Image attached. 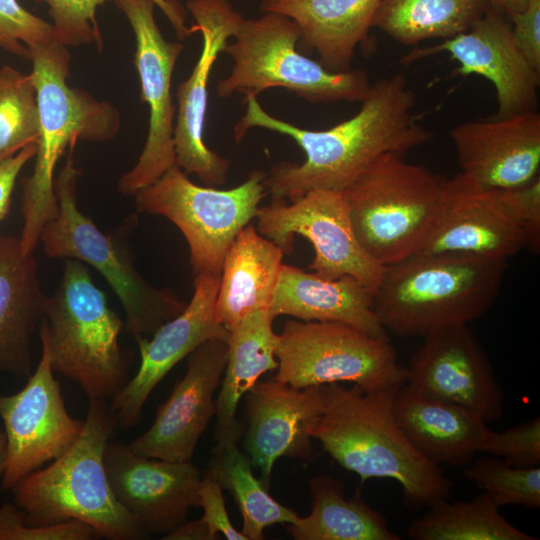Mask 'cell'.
<instances>
[{"label":"cell","instance_id":"7dc6e473","mask_svg":"<svg viewBox=\"0 0 540 540\" xmlns=\"http://www.w3.org/2000/svg\"><path fill=\"white\" fill-rule=\"evenodd\" d=\"M6 462V436L2 428H0V476H2Z\"/></svg>","mask_w":540,"mask_h":540},{"label":"cell","instance_id":"cb8c5ba5","mask_svg":"<svg viewBox=\"0 0 540 540\" xmlns=\"http://www.w3.org/2000/svg\"><path fill=\"white\" fill-rule=\"evenodd\" d=\"M393 412L412 446L437 466L468 465L480 453L488 428L476 413L427 396L408 384L395 391Z\"/></svg>","mask_w":540,"mask_h":540},{"label":"cell","instance_id":"4316f807","mask_svg":"<svg viewBox=\"0 0 540 540\" xmlns=\"http://www.w3.org/2000/svg\"><path fill=\"white\" fill-rule=\"evenodd\" d=\"M268 310L275 318L342 322L373 337L388 338L373 310V295L351 276L326 279L282 264Z\"/></svg>","mask_w":540,"mask_h":540},{"label":"cell","instance_id":"d590c367","mask_svg":"<svg viewBox=\"0 0 540 540\" xmlns=\"http://www.w3.org/2000/svg\"><path fill=\"white\" fill-rule=\"evenodd\" d=\"M48 6L54 40L64 46L95 43L102 51L103 40L96 19L97 8L109 0H36Z\"/></svg>","mask_w":540,"mask_h":540},{"label":"cell","instance_id":"6da1fadb","mask_svg":"<svg viewBox=\"0 0 540 540\" xmlns=\"http://www.w3.org/2000/svg\"><path fill=\"white\" fill-rule=\"evenodd\" d=\"M246 110L234 127L239 143L252 128H263L293 139L305 153L302 163L281 161L267 173L264 184L271 198L293 201L312 190L343 192L378 157L405 155L433 139L416 121L414 91L402 73L371 83L360 110L326 130H308L276 118L257 100H244Z\"/></svg>","mask_w":540,"mask_h":540},{"label":"cell","instance_id":"74e56055","mask_svg":"<svg viewBox=\"0 0 540 540\" xmlns=\"http://www.w3.org/2000/svg\"><path fill=\"white\" fill-rule=\"evenodd\" d=\"M479 452L499 457L517 467L540 466V418L535 417L501 432L487 428Z\"/></svg>","mask_w":540,"mask_h":540},{"label":"cell","instance_id":"ac0fdd59","mask_svg":"<svg viewBox=\"0 0 540 540\" xmlns=\"http://www.w3.org/2000/svg\"><path fill=\"white\" fill-rule=\"evenodd\" d=\"M219 283L218 276H194V292L182 312L164 323L150 339L136 338L140 366L109 406L116 426L128 429L135 425L154 388L198 346L213 339L227 341L229 330L215 315Z\"/></svg>","mask_w":540,"mask_h":540},{"label":"cell","instance_id":"7a4b0ae2","mask_svg":"<svg viewBox=\"0 0 540 540\" xmlns=\"http://www.w3.org/2000/svg\"><path fill=\"white\" fill-rule=\"evenodd\" d=\"M395 391L365 392L356 385L346 388L335 383L329 405L308 425L307 432L362 482L394 480L408 507L428 508L448 499L453 483L402 432L393 412Z\"/></svg>","mask_w":540,"mask_h":540},{"label":"cell","instance_id":"4fadbf2b","mask_svg":"<svg viewBox=\"0 0 540 540\" xmlns=\"http://www.w3.org/2000/svg\"><path fill=\"white\" fill-rule=\"evenodd\" d=\"M127 18L136 40L134 65L141 101L148 105V133L135 165L117 183L123 195H135L175 165L174 124L176 108L171 92L176 62L183 44L164 38L155 20L152 0H114Z\"/></svg>","mask_w":540,"mask_h":540},{"label":"cell","instance_id":"83f0119b","mask_svg":"<svg viewBox=\"0 0 540 540\" xmlns=\"http://www.w3.org/2000/svg\"><path fill=\"white\" fill-rule=\"evenodd\" d=\"M284 253L257 228L246 225L228 248L215 304L217 321L230 330L246 315L268 309Z\"/></svg>","mask_w":540,"mask_h":540},{"label":"cell","instance_id":"7bdbcfd3","mask_svg":"<svg viewBox=\"0 0 540 540\" xmlns=\"http://www.w3.org/2000/svg\"><path fill=\"white\" fill-rule=\"evenodd\" d=\"M35 152L36 143H31L0 164V222L10 211L12 194L19 173L24 165L34 158Z\"/></svg>","mask_w":540,"mask_h":540},{"label":"cell","instance_id":"603a6c76","mask_svg":"<svg viewBox=\"0 0 540 540\" xmlns=\"http://www.w3.org/2000/svg\"><path fill=\"white\" fill-rule=\"evenodd\" d=\"M460 173L498 190L523 186L540 169V114L536 110L456 125L450 131Z\"/></svg>","mask_w":540,"mask_h":540},{"label":"cell","instance_id":"7c38bea8","mask_svg":"<svg viewBox=\"0 0 540 540\" xmlns=\"http://www.w3.org/2000/svg\"><path fill=\"white\" fill-rule=\"evenodd\" d=\"M271 198L259 207L258 232L278 245L284 255L293 251L294 236L301 235L313 246L309 269L326 279L351 276L373 295L383 267L360 245L354 232L343 192L312 190L289 201Z\"/></svg>","mask_w":540,"mask_h":540},{"label":"cell","instance_id":"f35d334b","mask_svg":"<svg viewBox=\"0 0 540 540\" xmlns=\"http://www.w3.org/2000/svg\"><path fill=\"white\" fill-rule=\"evenodd\" d=\"M96 536V531L81 521L32 526L15 503L0 506V540H91Z\"/></svg>","mask_w":540,"mask_h":540},{"label":"cell","instance_id":"f546056e","mask_svg":"<svg viewBox=\"0 0 540 540\" xmlns=\"http://www.w3.org/2000/svg\"><path fill=\"white\" fill-rule=\"evenodd\" d=\"M312 499L309 515L286 524L296 540H400L385 516L360 496L347 499L338 479L316 476L308 481Z\"/></svg>","mask_w":540,"mask_h":540},{"label":"cell","instance_id":"1f68e13d","mask_svg":"<svg viewBox=\"0 0 540 540\" xmlns=\"http://www.w3.org/2000/svg\"><path fill=\"white\" fill-rule=\"evenodd\" d=\"M252 467L250 457L237 442L224 441L213 448L206 470L234 498L243 519V535L247 540H261L267 527L294 523L299 515L269 494Z\"/></svg>","mask_w":540,"mask_h":540},{"label":"cell","instance_id":"5bb4252c","mask_svg":"<svg viewBox=\"0 0 540 540\" xmlns=\"http://www.w3.org/2000/svg\"><path fill=\"white\" fill-rule=\"evenodd\" d=\"M186 8L195 21L192 32L201 33L202 49L190 76L176 89L175 164L187 175H196L205 186L218 187L226 182L231 162L204 141L207 87L218 55L244 17L229 0H187Z\"/></svg>","mask_w":540,"mask_h":540},{"label":"cell","instance_id":"8992f818","mask_svg":"<svg viewBox=\"0 0 540 540\" xmlns=\"http://www.w3.org/2000/svg\"><path fill=\"white\" fill-rule=\"evenodd\" d=\"M122 326L85 263L64 259L62 278L45 299L39 337L53 371L75 381L89 401L112 399L128 382Z\"/></svg>","mask_w":540,"mask_h":540},{"label":"cell","instance_id":"9c48e42d","mask_svg":"<svg viewBox=\"0 0 540 540\" xmlns=\"http://www.w3.org/2000/svg\"><path fill=\"white\" fill-rule=\"evenodd\" d=\"M224 53L233 60L230 73L217 83V95L236 93L243 100L271 88H284L310 103L362 102L371 87L363 69L332 72L297 48L300 31L290 18L264 12L243 19Z\"/></svg>","mask_w":540,"mask_h":540},{"label":"cell","instance_id":"7402d4cb","mask_svg":"<svg viewBox=\"0 0 540 540\" xmlns=\"http://www.w3.org/2000/svg\"><path fill=\"white\" fill-rule=\"evenodd\" d=\"M526 244L523 227L499 191L459 172L446 179L442 216L418 253L455 252L506 262Z\"/></svg>","mask_w":540,"mask_h":540},{"label":"cell","instance_id":"484cf974","mask_svg":"<svg viewBox=\"0 0 540 540\" xmlns=\"http://www.w3.org/2000/svg\"><path fill=\"white\" fill-rule=\"evenodd\" d=\"M382 0H260L262 13L293 20L299 28L297 48L314 51L332 72L351 69L356 48L367 39Z\"/></svg>","mask_w":540,"mask_h":540},{"label":"cell","instance_id":"ee69618b","mask_svg":"<svg viewBox=\"0 0 540 540\" xmlns=\"http://www.w3.org/2000/svg\"><path fill=\"white\" fill-rule=\"evenodd\" d=\"M155 5L166 16L176 36L180 40H185L193 35L191 27L186 25V11L177 0H152Z\"/></svg>","mask_w":540,"mask_h":540},{"label":"cell","instance_id":"836d02e7","mask_svg":"<svg viewBox=\"0 0 540 540\" xmlns=\"http://www.w3.org/2000/svg\"><path fill=\"white\" fill-rule=\"evenodd\" d=\"M39 136V111L33 77L11 67L0 69V164Z\"/></svg>","mask_w":540,"mask_h":540},{"label":"cell","instance_id":"ba28073f","mask_svg":"<svg viewBox=\"0 0 540 540\" xmlns=\"http://www.w3.org/2000/svg\"><path fill=\"white\" fill-rule=\"evenodd\" d=\"M445 182L402 154L378 157L343 191L367 254L384 267L420 252L442 216Z\"/></svg>","mask_w":540,"mask_h":540},{"label":"cell","instance_id":"44dd1931","mask_svg":"<svg viewBox=\"0 0 540 540\" xmlns=\"http://www.w3.org/2000/svg\"><path fill=\"white\" fill-rule=\"evenodd\" d=\"M335 383L294 388L275 378L257 382L245 395L247 429L244 450L269 489L281 457L308 459L312 438L308 425L329 405Z\"/></svg>","mask_w":540,"mask_h":540},{"label":"cell","instance_id":"f6af8a7d","mask_svg":"<svg viewBox=\"0 0 540 540\" xmlns=\"http://www.w3.org/2000/svg\"><path fill=\"white\" fill-rule=\"evenodd\" d=\"M165 540H216L208 525L202 518L184 521L164 535Z\"/></svg>","mask_w":540,"mask_h":540},{"label":"cell","instance_id":"5b68a950","mask_svg":"<svg viewBox=\"0 0 540 540\" xmlns=\"http://www.w3.org/2000/svg\"><path fill=\"white\" fill-rule=\"evenodd\" d=\"M116 427L106 401L91 400L74 443L43 469L11 490L32 526L81 521L98 536L137 540L150 534L117 500L108 481L104 453Z\"/></svg>","mask_w":540,"mask_h":540},{"label":"cell","instance_id":"4dcf8cb0","mask_svg":"<svg viewBox=\"0 0 540 540\" xmlns=\"http://www.w3.org/2000/svg\"><path fill=\"white\" fill-rule=\"evenodd\" d=\"M490 7L488 0H382L373 27L412 46L467 31Z\"/></svg>","mask_w":540,"mask_h":540},{"label":"cell","instance_id":"d6986e66","mask_svg":"<svg viewBox=\"0 0 540 540\" xmlns=\"http://www.w3.org/2000/svg\"><path fill=\"white\" fill-rule=\"evenodd\" d=\"M104 465L121 505L151 534H167L198 507L201 473L191 461L148 458L109 441Z\"/></svg>","mask_w":540,"mask_h":540},{"label":"cell","instance_id":"52a82bcc","mask_svg":"<svg viewBox=\"0 0 540 540\" xmlns=\"http://www.w3.org/2000/svg\"><path fill=\"white\" fill-rule=\"evenodd\" d=\"M76 143L59 174L54 179L58 211L42 229L39 242L46 256L76 259L96 269L119 298L126 315V328L135 337L153 335L164 323L185 308L168 288L160 289L147 282L138 272L128 235L137 225L136 215L129 216L117 232L103 233L81 212L77 199L79 171L74 165Z\"/></svg>","mask_w":540,"mask_h":540},{"label":"cell","instance_id":"e0dca14e","mask_svg":"<svg viewBox=\"0 0 540 540\" xmlns=\"http://www.w3.org/2000/svg\"><path fill=\"white\" fill-rule=\"evenodd\" d=\"M443 52L459 63L455 75L477 74L492 83L498 105L493 117L536 110L540 73L522 55L501 12L490 7L467 31L433 46L415 47L399 62L407 66Z\"/></svg>","mask_w":540,"mask_h":540},{"label":"cell","instance_id":"60d3db41","mask_svg":"<svg viewBox=\"0 0 540 540\" xmlns=\"http://www.w3.org/2000/svg\"><path fill=\"white\" fill-rule=\"evenodd\" d=\"M222 490L217 480L206 470L201 477L198 491V507L203 509L201 518L216 539L223 535L228 540H247L243 533L232 525Z\"/></svg>","mask_w":540,"mask_h":540},{"label":"cell","instance_id":"bcb514c9","mask_svg":"<svg viewBox=\"0 0 540 540\" xmlns=\"http://www.w3.org/2000/svg\"><path fill=\"white\" fill-rule=\"evenodd\" d=\"M488 1L492 8L510 17L513 14H516L525 10L531 0H488Z\"/></svg>","mask_w":540,"mask_h":540},{"label":"cell","instance_id":"8d00e7d4","mask_svg":"<svg viewBox=\"0 0 540 540\" xmlns=\"http://www.w3.org/2000/svg\"><path fill=\"white\" fill-rule=\"evenodd\" d=\"M54 40L53 25L18 0H0V47L30 60V49Z\"/></svg>","mask_w":540,"mask_h":540},{"label":"cell","instance_id":"ffe728a7","mask_svg":"<svg viewBox=\"0 0 540 540\" xmlns=\"http://www.w3.org/2000/svg\"><path fill=\"white\" fill-rule=\"evenodd\" d=\"M187 369L152 425L131 441L130 449L148 458L191 461L198 441L215 416L214 395L227 362V342L208 340L187 357Z\"/></svg>","mask_w":540,"mask_h":540},{"label":"cell","instance_id":"8fae6325","mask_svg":"<svg viewBox=\"0 0 540 540\" xmlns=\"http://www.w3.org/2000/svg\"><path fill=\"white\" fill-rule=\"evenodd\" d=\"M276 380L297 389L349 382L365 392L397 390L407 368L388 338L342 322L288 320L278 334Z\"/></svg>","mask_w":540,"mask_h":540},{"label":"cell","instance_id":"d6a6232c","mask_svg":"<svg viewBox=\"0 0 540 540\" xmlns=\"http://www.w3.org/2000/svg\"><path fill=\"white\" fill-rule=\"evenodd\" d=\"M407 528L413 540H537L512 525L489 494L478 493L469 501L441 500L427 508Z\"/></svg>","mask_w":540,"mask_h":540},{"label":"cell","instance_id":"3957f363","mask_svg":"<svg viewBox=\"0 0 540 540\" xmlns=\"http://www.w3.org/2000/svg\"><path fill=\"white\" fill-rule=\"evenodd\" d=\"M506 268L505 261L464 253H417L383 267L373 310L399 337L467 325L494 304Z\"/></svg>","mask_w":540,"mask_h":540},{"label":"cell","instance_id":"9a60e30c","mask_svg":"<svg viewBox=\"0 0 540 540\" xmlns=\"http://www.w3.org/2000/svg\"><path fill=\"white\" fill-rule=\"evenodd\" d=\"M26 385L11 395L0 394V418L6 436L4 490L61 456L79 436L83 421L66 409L46 346Z\"/></svg>","mask_w":540,"mask_h":540},{"label":"cell","instance_id":"ab89813d","mask_svg":"<svg viewBox=\"0 0 540 540\" xmlns=\"http://www.w3.org/2000/svg\"><path fill=\"white\" fill-rule=\"evenodd\" d=\"M498 191L523 227L527 241L526 247L533 253L539 254L540 176L523 186Z\"/></svg>","mask_w":540,"mask_h":540},{"label":"cell","instance_id":"e575fe53","mask_svg":"<svg viewBox=\"0 0 540 540\" xmlns=\"http://www.w3.org/2000/svg\"><path fill=\"white\" fill-rule=\"evenodd\" d=\"M463 475L487 492L499 508L540 507V466L517 467L496 456H483L464 467Z\"/></svg>","mask_w":540,"mask_h":540},{"label":"cell","instance_id":"2e32d148","mask_svg":"<svg viewBox=\"0 0 540 540\" xmlns=\"http://www.w3.org/2000/svg\"><path fill=\"white\" fill-rule=\"evenodd\" d=\"M406 368V384L427 396L464 407L486 422L503 415V391L484 349L467 325L425 337Z\"/></svg>","mask_w":540,"mask_h":540},{"label":"cell","instance_id":"f1b7e54d","mask_svg":"<svg viewBox=\"0 0 540 540\" xmlns=\"http://www.w3.org/2000/svg\"><path fill=\"white\" fill-rule=\"evenodd\" d=\"M274 319L268 309H261L246 315L229 330L227 362L216 398V442H238L242 433L236 419L239 402L264 373L278 367Z\"/></svg>","mask_w":540,"mask_h":540},{"label":"cell","instance_id":"30bf717a","mask_svg":"<svg viewBox=\"0 0 540 540\" xmlns=\"http://www.w3.org/2000/svg\"><path fill=\"white\" fill-rule=\"evenodd\" d=\"M267 172L252 171L240 185L220 190L194 184L176 164L135 194L139 213L171 221L185 237L194 276L220 277L237 234L256 218Z\"/></svg>","mask_w":540,"mask_h":540},{"label":"cell","instance_id":"b9f144b4","mask_svg":"<svg viewBox=\"0 0 540 540\" xmlns=\"http://www.w3.org/2000/svg\"><path fill=\"white\" fill-rule=\"evenodd\" d=\"M509 18L517 47L528 63L540 73V0H531L525 10Z\"/></svg>","mask_w":540,"mask_h":540},{"label":"cell","instance_id":"d4e9b609","mask_svg":"<svg viewBox=\"0 0 540 540\" xmlns=\"http://www.w3.org/2000/svg\"><path fill=\"white\" fill-rule=\"evenodd\" d=\"M38 262L19 237L0 234V370L22 379L32 368V337L44 318Z\"/></svg>","mask_w":540,"mask_h":540},{"label":"cell","instance_id":"277c9868","mask_svg":"<svg viewBox=\"0 0 540 540\" xmlns=\"http://www.w3.org/2000/svg\"><path fill=\"white\" fill-rule=\"evenodd\" d=\"M31 75L37 92L39 136L31 175L22 178L24 253H33L43 227L56 216L54 172L66 148L78 140L106 142L120 129L115 106L68 85L71 54L55 40L30 49Z\"/></svg>","mask_w":540,"mask_h":540}]
</instances>
